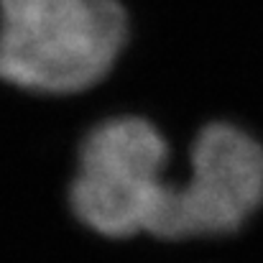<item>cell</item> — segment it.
<instances>
[{
	"label": "cell",
	"instance_id": "cell-1",
	"mask_svg": "<svg viewBox=\"0 0 263 263\" xmlns=\"http://www.w3.org/2000/svg\"><path fill=\"white\" fill-rule=\"evenodd\" d=\"M128 36L118 0H0V80L44 95L97 85Z\"/></svg>",
	"mask_w": 263,
	"mask_h": 263
},
{
	"label": "cell",
	"instance_id": "cell-2",
	"mask_svg": "<svg viewBox=\"0 0 263 263\" xmlns=\"http://www.w3.org/2000/svg\"><path fill=\"white\" fill-rule=\"evenodd\" d=\"M169 146L143 118L100 123L82 143L77 176L69 189L74 215L107 238L151 233L172 181Z\"/></svg>",
	"mask_w": 263,
	"mask_h": 263
},
{
	"label": "cell",
	"instance_id": "cell-3",
	"mask_svg": "<svg viewBox=\"0 0 263 263\" xmlns=\"http://www.w3.org/2000/svg\"><path fill=\"white\" fill-rule=\"evenodd\" d=\"M263 204V146L230 123L199 130L189 174L172 184L154 222L159 238H207L238 230Z\"/></svg>",
	"mask_w": 263,
	"mask_h": 263
}]
</instances>
